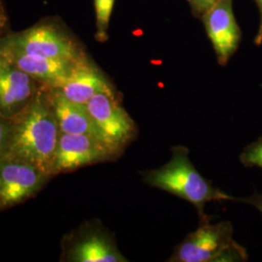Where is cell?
<instances>
[{
	"instance_id": "cell-20",
	"label": "cell",
	"mask_w": 262,
	"mask_h": 262,
	"mask_svg": "<svg viewBox=\"0 0 262 262\" xmlns=\"http://www.w3.org/2000/svg\"><path fill=\"white\" fill-rule=\"evenodd\" d=\"M8 64V61H7V59L4 57V56L0 53V74H1V72L3 71V69H4V67Z\"/></svg>"
},
{
	"instance_id": "cell-12",
	"label": "cell",
	"mask_w": 262,
	"mask_h": 262,
	"mask_svg": "<svg viewBox=\"0 0 262 262\" xmlns=\"http://www.w3.org/2000/svg\"><path fill=\"white\" fill-rule=\"evenodd\" d=\"M0 53L11 66L17 67L40 84H45L49 88H54L60 84L76 62L32 56L2 46H0Z\"/></svg>"
},
{
	"instance_id": "cell-5",
	"label": "cell",
	"mask_w": 262,
	"mask_h": 262,
	"mask_svg": "<svg viewBox=\"0 0 262 262\" xmlns=\"http://www.w3.org/2000/svg\"><path fill=\"white\" fill-rule=\"evenodd\" d=\"M0 46L32 56L77 61L85 56L75 41L53 25H42L0 41Z\"/></svg>"
},
{
	"instance_id": "cell-10",
	"label": "cell",
	"mask_w": 262,
	"mask_h": 262,
	"mask_svg": "<svg viewBox=\"0 0 262 262\" xmlns=\"http://www.w3.org/2000/svg\"><path fill=\"white\" fill-rule=\"evenodd\" d=\"M49 89L63 95L70 101L84 105L95 94L115 93L103 73L86 56L76 61L60 84Z\"/></svg>"
},
{
	"instance_id": "cell-8",
	"label": "cell",
	"mask_w": 262,
	"mask_h": 262,
	"mask_svg": "<svg viewBox=\"0 0 262 262\" xmlns=\"http://www.w3.org/2000/svg\"><path fill=\"white\" fill-rule=\"evenodd\" d=\"M220 66H226L241 42V29L235 18L233 0H221L201 17Z\"/></svg>"
},
{
	"instance_id": "cell-1",
	"label": "cell",
	"mask_w": 262,
	"mask_h": 262,
	"mask_svg": "<svg viewBox=\"0 0 262 262\" xmlns=\"http://www.w3.org/2000/svg\"><path fill=\"white\" fill-rule=\"evenodd\" d=\"M12 121L5 158L25 160L49 177L53 176L59 129L44 84L33 100Z\"/></svg>"
},
{
	"instance_id": "cell-2",
	"label": "cell",
	"mask_w": 262,
	"mask_h": 262,
	"mask_svg": "<svg viewBox=\"0 0 262 262\" xmlns=\"http://www.w3.org/2000/svg\"><path fill=\"white\" fill-rule=\"evenodd\" d=\"M168 162L159 168L143 174L148 186L159 188L185 199L196 208L201 221H206L204 207L211 201H235L236 198L216 188L194 167L188 157V150L183 146L174 147Z\"/></svg>"
},
{
	"instance_id": "cell-17",
	"label": "cell",
	"mask_w": 262,
	"mask_h": 262,
	"mask_svg": "<svg viewBox=\"0 0 262 262\" xmlns=\"http://www.w3.org/2000/svg\"><path fill=\"white\" fill-rule=\"evenodd\" d=\"M194 17L201 18L207 11L214 7L221 0H187Z\"/></svg>"
},
{
	"instance_id": "cell-16",
	"label": "cell",
	"mask_w": 262,
	"mask_h": 262,
	"mask_svg": "<svg viewBox=\"0 0 262 262\" xmlns=\"http://www.w3.org/2000/svg\"><path fill=\"white\" fill-rule=\"evenodd\" d=\"M12 123V119H7L0 116V160L5 158L8 150Z\"/></svg>"
},
{
	"instance_id": "cell-21",
	"label": "cell",
	"mask_w": 262,
	"mask_h": 262,
	"mask_svg": "<svg viewBox=\"0 0 262 262\" xmlns=\"http://www.w3.org/2000/svg\"><path fill=\"white\" fill-rule=\"evenodd\" d=\"M4 15H3V13H2V10L0 8V28L3 26V24H4Z\"/></svg>"
},
{
	"instance_id": "cell-13",
	"label": "cell",
	"mask_w": 262,
	"mask_h": 262,
	"mask_svg": "<svg viewBox=\"0 0 262 262\" xmlns=\"http://www.w3.org/2000/svg\"><path fill=\"white\" fill-rule=\"evenodd\" d=\"M46 89L56 116L59 133L88 134L98 138L86 105L70 101L48 86Z\"/></svg>"
},
{
	"instance_id": "cell-9",
	"label": "cell",
	"mask_w": 262,
	"mask_h": 262,
	"mask_svg": "<svg viewBox=\"0 0 262 262\" xmlns=\"http://www.w3.org/2000/svg\"><path fill=\"white\" fill-rule=\"evenodd\" d=\"M66 260L73 262H125L112 235L103 228L90 225L73 236L66 251Z\"/></svg>"
},
{
	"instance_id": "cell-6",
	"label": "cell",
	"mask_w": 262,
	"mask_h": 262,
	"mask_svg": "<svg viewBox=\"0 0 262 262\" xmlns=\"http://www.w3.org/2000/svg\"><path fill=\"white\" fill-rule=\"evenodd\" d=\"M50 178L25 160L5 158L0 160V210L17 205L33 196Z\"/></svg>"
},
{
	"instance_id": "cell-7",
	"label": "cell",
	"mask_w": 262,
	"mask_h": 262,
	"mask_svg": "<svg viewBox=\"0 0 262 262\" xmlns=\"http://www.w3.org/2000/svg\"><path fill=\"white\" fill-rule=\"evenodd\" d=\"M98 138L88 134L59 133L53 174L70 172L118 158Z\"/></svg>"
},
{
	"instance_id": "cell-3",
	"label": "cell",
	"mask_w": 262,
	"mask_h": 262,
	"mask_svg": "<svg viewBox=\"0 0 262 262\" xmlns=\"http://www.w3.org/2000/svg\"><path fill=\"white\" fill-rule=\"evenodd\" d=\"M233 225L226 221L210 224L201 221L195 231L175 248L170 262L246 261V249L235 242Z\"/></svg>"
},
{
	"instance_id": "cell-15",
	"label": "cell",
	"mask_w": 262,
	"mask_h": 262,
	"mask_svg": "<svg viewBox=\"0 0 262 262\" xmlns=\"http://www.w3.org/2000/svg\"><path fill=\"white\" fill-rule=\"evenodd\" d=\"M240 161L246 167L262 169V136L249 144L241 152Z\"/></svg>"
},
{
	"instance_id": "cell-4",
	"label": "cell",
	"mask_w": 262,
	"mask_h": 262,
	"mask_svg": "<svg viewBox=\"0 0 262 262\" xmlns=\"http://www.w3.org/2000/svg\"><path fill=\"white\" fill-rule=\"evenodd\" d=\"M98 139L119 155L136 135V125L115 93H99L85 104Z\"/></svg>"
},
{
	"instance_id": "cell-19",
	"label": "cell",
	"mask_w": 262,
	"mask_h": 262,
	"mask_svg": "<svg viewBox=\"0 0 262 262\" xmlns=\"http://www.w3.org/2000/svg\"><path fill=\"white\" fill-rule=\"evenodd\" d=\"M254 2L256 3L258 10H259V15H260V19H259V26L258 29L256 32V35L254 37V44L256 46H260L262 44V0H254Z\"/></svg>"
},
{
	"instance_id": "cell-18",
	"label": "cell",
	"mask_w": 262,
	"mask_h": 262,
	"mask_svg": "<svg viewBox=\"0 0 262 262\" xmlns=\"http://www.w3.org/2000/svg\"><path fill=\"white\" fill-rule=\"evenodd\" d=\"M237 202H243L245 204H249L251 206H253L255 209H257L260 214L262 215V194L255 192L252 194L251 196L244 197V198H236Z\"/></svg>"
},
{
	"instance_id": "cell-11",
	"label": "cell",
	"mask_w": 262,
	"mask_h": 262,
	"mask_svg": "<svg viewBox=\"0 0 262 262\" xmlns=\"http://www.w3.org/2000/svg\"><path fill=\"white\" fill-rule=\"evenodd\" d=\"M42 84L9 62L0 74V116L13 119L37 94Z\"/></svg>"
},
{
	"instance_id": "cell-14",
	"label": "cell",
	"mask_w": 262,
	"mask_h": 262,
	"mask_svg": "<svg viewBox=\"0 0 262 262\" xmlns=\"http://www.w3.org/2000/svg\"><path fill=\"white\" fill-rule=\"evenodd\" d=\"M95 10V39L98 42L108 40V30L115 0H94Z\"/></svg>"
}]
</instances>
